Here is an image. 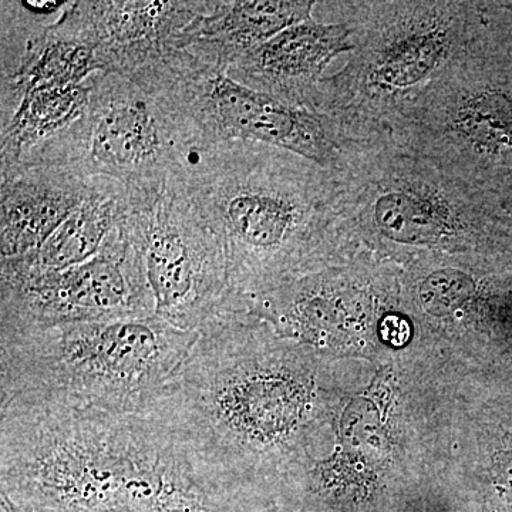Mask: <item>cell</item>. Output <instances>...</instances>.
<instances>
[{"mask_svg": "<svg viewBox=\"0 0 512 512\" xmlns=\"http://www.w3.org/2000/svg\"><path fill=\"white\" fill-rule=\"evenodd\" d=\"M47 6L2 2V120L26 94L74 86L101 73L86 2L66 3L59 18L45 25L39 16Z\"/></svg>", "mask_w": 512, "mask_h": 512, "instance_id": "obj_12", "label": "cell"}, {"mask_svg": "<svg viewBox=\"0 0 512 512\" xmlns=\"http://www.w3.org/2000/svg\"><path fill=\"white\" fill-rule=\"evenodd\" d=\"M0 485L23 512H247L151 413L2 404Z\"/></svg>", "mask_w": 512, "mask_h": 512, "instance_id": "obj_1", "label": "cell"}, {"mask_svg": "<svg viewBox=\"0 0 512 512\" xmlns=\"http://www.w3.org/2000/svg\"><path fill=\"white\" fill-rule=\"evenodd\" d=\"M197 335L153 315L0 336V406L147 413Z\"/></svg>", "mask_w": 512, "mask_h": 512, "instance_id": "obj_4", "label": "cell"}, {"mask_svg": "<svg viewBox=\"0 0 512 512\" xmlns=\"http://www.w3.org/2000/svg\"><path fill=\"white\" fill-rule=\"evenodd\" d=\"M0 507H2V512H23L18 505L13 503L8 495L2 493V491H0Z\"/></svg>", "mask_w": 512, "mask_h": 512, "instance_id": "obj_19", "label": "cell"}, {"mask_svg": "<svg viewBox=\"0 0 512 512\" xmlns=\"http://www.w3.org/2000/svg\"><path fill=\"white\" fill-rule=\"evenodd\" d=\"M315 377L258 319L224 312L198 330L147 413L173 431L202 476L247 512L256 487L311 420Z\"/></svg>", "mask_w": 512, "mask_h": 512, "instance_id": "obj_2", "label": "cell"}, {"mask_svg": "<svg viewBox=\"0 0 512 512\" xmlns=\"http://www.w3.org/2000/svg\"><path fill=\"white\" fill-rule=\"evenodd\" d=\"M211 2L187 0H86L100 47L101 73L128 76L173 47Z\"/></svg>", "mask_w": 512, "mask_h": 512, "instance_id": "obj_14", "label": "cell"}, {"mask_svg": "<svg viewBox=\"0 0 512 512\" xmlns=\"http://www.w3.org/2000/svg\"><path fill=\"white\" fill-rule=\"evenodd\" d=\"M90 103L89 83L37 90L19 101L0 133V180L82 120Z\"/></svg>", "mask_w": 512, "mask_h": 512, "instance_id": "obj_18", "label": "cell"}, {"mask_svg": "<svg viewBox=\"0 0 512 512\" xmlns=\"http://www.w3.org/2000/svg\"><path fill=\"white\" fill-rule=\"evenodd\" d=\"M168 184L217 239L235 306L356 249L335 173L284 148L224 141Z\"/></svg>", "mask_w": 512, "mask_h": 512, "instance_id": "obj_3", "label": "cell"}, {"mask_svg": "<svg viewBox=\"0 0 512 512\" xmlns=\"http://www.w3.org/2000/svg\"><path fill=\"white\" fill-rule=\"evenodd\" d=\"M386 136L454 177L490 190L495 175L512 163V87L494 72L480 33L470 52Z\"/></svg>", "mask_w": 512, "mask_h": 512, "instance_id": "obj_9", "label": "cell"}, {"mask_svg": "<svg viewBox=\"0 0 512 512\" xmlns=\"http://www.w3.org/2000/svg\"><path fill=\"white\" fill-rule=\"evenodd\" d=\"M153 315L144 259L123 221L83 264L42 274L0 272V336Z\"/></svg>", "mask_w": 512, "mask_h": 512, "instance_id": "obj_10", "label": "cell"}, {"mask_svg": "<svg viewBox=\"0 0 512 512\" xmlns=\"http://www.w3.org/2000/svg\"><path fill=\"white\" fill-rule=\"evenodd\" d=\"M330 22L350 26L348 62L320 84L319 113L345 141L386 134L394 121L470 52L481 29L480 2H326Z\"/></svg>", "mask_w": 512, "mask_h": 512, "instance_id": "obj_5", "label": "cell"}, {"mask_svg": "<svg viewBox=\"0 0 512 512\" xmlns=\"http://www.w3.org/2000/svg\"><path fill=\"white\" fill-rule=\"evenodd\" d=\"M136 82L173 107L197 151L242 140L284 148L329 170L342 160L346 141L326 114L255 92L184 50L171 47Z\"/></svg>", "mask_w": 512, "mask_h": 512, "instance_id": "obj_8", "label": "cell"}, {"mask_svg": "<svg viewBox=\"0 0 512 512\" xmlns=\"http://www.w3.org/2000/svg\"><path fill=\"white\" fill-rule=\"evenodd\" d=\"M352 36V29L343 22L298 23L255 47L227 74L288 106L318 111L326 66L342 53L352 52Z\"/></svg>", "mask_w": 512, "mask_h": 512, "instance_id": "obj_13", "label": "cell"}, {"mask_svg": "<svg viewBox=\"0 0 512 512\" xmlns=\"http://www.w3.org/2000/svg\"><path fill=\"white\" fill-rule=\"evenodd\" d=\"M96 178L60 167L22 168L0 180V255L16 258L35 251L83 204Z\"/></svg>", "mask_w": 512, "mask_h": 512, "instance_id": "obj_15", "label": "cell"}, {"mask_svg": "<svg viewBox=\"0 0 512 512\" xmlns=\"http://www.w3.org/2000/svg\"><path fill=\"white\" fill-rule=\"evenodd\" d=\"M505 188H507V194H505V198H507V205L512 204V177L510 178V181H507V184H505Z\"/></svg>", "mask_w": 512, "mask_h": 512, "instance_id": "obj_20", "label": "cell"}, {"mask_svg": "<svg viewBox=\"0 0 512 512\" xmlns=\"http://www.w3.org/2000/svg\"><path fill=\"white\" fill-rule=\"evenodd\" d=\"M356 248L379 254H466L497 227L490 191L454 177L386 134L346 141L335 170Z\"/></svg>", "mask_w": 512, "mask_h": 512, "instance_id": "obj_6", "label": "cell"}, {"mask_svg": "<svg viewBox=\"0 0 512 512\" xmlns=\"http://www.w3.org/2000/svg\"><path fill=\"white\" fill-rule=\"evenodd\" d=\"M256 512H289L284 510L282 507H266L265 510L256 511Z\"/></svg>", "mask_w": 512, "mask_h": 512, "instance_id": "obj_21", "label": "cell"}, {"mask_svg": "<svg viewBox=\"0 0 512 512\" xmlns=\"http://www.w3.org/2000/svg\"><path fill=\"white\" fill-rule=\"evenodd\" d=\"M318 2L284 0H218L197 16L174 40L214 69L228 70L245 55L298 23L312 20Z\"/></svg>", "mask_w": 512, "mask_h": 512, "instance_id": "obj_16", "label": "cell"}, {"mask_svg": "<svg viewBox=\"0 0 512 512\" xmlns=\"http://www.w3.org/2000/svg\"><path fill=\"white\" fill-rule=\"evenodd\" d=\"M123 222L143 256L157 316L198 332L215 316L234 311L217 239L170 184L153 197L128 198Z\"/></svg>", "mask_w": 512, "mask_h": 512, "instance_id": "obj_11", "label": "cell"}, {"mask_svg": "<svg viewBox=\"0 0 512 512\" xmlns=\"http://www.w3.org/2000/svg\"><path fill=\"white\" fill-rule=\"evenodd\" d=\"M82 120L28 158V167H60L83 178H109L130 198L161 194L197 153L173 107L130 77L96 73Z\"/></svg>", "mask_w": 512, "mask_h": 512, "instance_id": "obj_7", "label": "cell"}, {"mask_svg": "<svg viewBox=\"0 0 512 512\" xmlns=\"http://www.w3.org/2000/svg\"><path fill=\"white\" fill-rule=\"evenodd\" d=\"M128 211V192L109 178H96L93 194L29 254L2 258V274H42L62 271L89 261L99 254L111 232Z\"/></svg>", "mask_w": 512, "mask_h": 512, "instance_id": "obj_17", "label": "cell"}]
</instances>
